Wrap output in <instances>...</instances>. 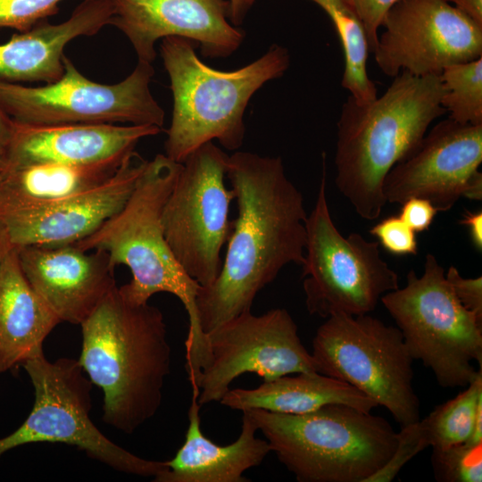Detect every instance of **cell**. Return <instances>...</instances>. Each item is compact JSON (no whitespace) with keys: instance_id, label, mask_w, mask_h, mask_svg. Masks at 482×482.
<instances>
[{"instance_id":"1","label":"cell","mask_w":482,"mask_h":482,"mask_svg":"<svg viewBox=\"0 0 482 482\" xmlns=\"http://www.w3.org/2000/svg\"><path fill=\"white\" fill-rule=\"evenodd\" d=\"M227 178L237 217L217 278L196 296L205 334L250 312L257 294L286 265L304 262L308 215L281 158L236 152L229 155Z\"/></svg>"},{"instance_id":"2","label":"cell","mask_w":482,"mask_h":482,"mask_svg":"<svg viewBox=\"0 0 482 482\" xmlns=\"http://www.w3.org/2000/svg\"><path fill=\"white\" fill-rule=\"evenodd\" d=\"M375 99L349 96L337 123L335 182L362 219L379 217L386 201L383 182L419 148L430 125L446 112L440 76L402 71Z\"/></svg>"},{"instance_id":"3","label":"cell","mask_w":482,"mask_h":482,"mask_svg":"<svg viewBox=\"0 0 482 482\" xmlns=\"http://www.w3.org/2000/svg\"><path fill=\"white\" fill-rule=\"evenodd\" d=\"M78 360L103 391V420L132 434L161 407L171 348L162 312L127 300L114 287L80 324Z\"/></svg>"},{"instance_id":"4","label":"cell","mask_w":482,"mask_h":482,"mask_svg":"<svg viewBox=\"0 0 482 482\" xmlns=\"http://www.w3.org/2000/svg\"><path fill=\"white\" fill-rule=\"evenodd\" d=\"M181 163L157 154L147 161L125 205L96 231L76 243L84 250L104 251L112 264L124 265L131 273L119 287L129 302L143 304L158 293H169L182 303L188 316L185 342L186 368L198 370L208 358L206 334L196 312L201 286L181 268L164 235L162 215Z\"/></svg>"},{"instance_id":"5","label":"cell","mask_w":482,"mask_h":482,"mask_svg":"<svg viewBox=\"0 0 482 482\" xmlns=\"http://www.w3.org/2000/svg\"><path fill=\"white\" fill-rule=\"evenodd\" d=\"M195 46L179 37H164L160 45L173 96L164 154L179 163L213 140L230 151L240 148L251 97L266 82L281 77L290 63L287 49L272 45L253 62L223 71L204 63Z\"/></svg>"},{"instance_id":"6","label":"cell","mask_w":482,"mask_h":482,"mask_svg":"<svg viewBox=\"0 0 482 482\" xmlns=\"http://www.w3.org/2000/svg\"><path fill=\"white\" fill-rule=\"evenodd\" d=\"M244 411L298 482H366L397 445V433L386 420L346 404L304 414Z\"/></svg>"},{"instance_id":"7","label":"cell","mask_w":482,"mask_h":482,"mask_svg":"<svg viewBox=\"0 0 482 482\" xmlns=\"http://www.w3.org/2000/svg\"><path fill=\"white\" fill-rule=\"evenodd\" d=\"M413 360L429 368L442 387H465L482 370V320L454 295L444 268L427 253L421 277L380 298Z\"/></svg>"},{"instance_id":"8","label":"cell","mask_w":482,"mask_h":482,"mask_svg":"<svg viewBox=\"0 0 482 482\" xmlns=\"http://www.w3.org/2000/svg\"><path fill=\"white\" fill-rule=\"evenodd\" d=\"M311 353L317 372L356 388L401 427L420 420L413 359L397 327L369 314H333L318 328Z\"/></svg>"},{"instance_id":"9","label":"cell","mask_w":482,"mask_h":482,"mask_svg":"<svg viewBox=\"0 0 482 482\" xmlns=\"http://www.w3.org/2000/svg\"><path fill=\"white\" fill-rule=\"evenodd\" d=\"M35 392L26 420L0 437V457L24 445L60 443L76 446L115 470L154 478L166 470L164 461L141 458L107 438L90 419L91 381L79 361L50 362L43 351L22 365Z\"/></svg>"},{"instance_id":"10","label":"cell","mask_w":482,"mask_h":482,"mask_svg":"<svg viewBox=\"0 0 482 482\" xmlns=\"http://www.w3.org/2000/svg\"><path fill=\"white\" fill-rule=\"evenodd\" d=\"M306 309L333 314H369L380 298L399 287L397 273L382 259L379 244L359 233L344 237L333 222L323 172L314 208L307 216L302 265Z\"/></svg>"},{"instance_id":"11","label":"cell","mask_w":482,"mask_h":482,"mask_svg":"<svg viewBox=\"0 0 482 482\" xmlns=\"http://www.w3.org/2000/svg\"><path fill=\"white\" fill-rule=\"evenodd\" d=\"M62 62V76L43 86L29 87L0 79V108L15 122L31 126H163L164 111L150 90L154 75L152 63L137 61L126 79L108 85L86 78L66 55Z\"/></svg>"},{"instance_id":"12","label":"cell","mask_w":482,"mask_h":482,"mask_svg":"<svg viewBox=\"0 0 482 482\" xmlns=\"http://www.w3.org/2000/svg\"><path fill=\"white\" fill-rule=\"evenodd\" d=\"M229 155L208 142L181 163L162 215L166 241L185 272L202 287L218 277L221 250L233 226L232 188L225 183Z\"/></svg>"},{"instance_id":"13","label":"cell","mask_w":482,"mask_h":482,"mask_svg":"<svg viewBox=\"0 0 482 482\" xmlns=\"http://www.w3.org/2000/svg\"><path fill=\"white\" fill-rule=\"evenodd\" d=\"M208 362L197 382L200 405L220 402L230 384L245 373L263 381L317 371L298 328L284 308L261 315L244 312L206 333Z\"/></svg>"},{"instance_id":"14","label":"cell","mask_w":482,"mask_h":482,"mask_svg":"<svg viewBox=\"0 0 482 482\" xmlns=\"http://www.w3.org/2000/svg\"><path fill=\"white\" fill-rule=\"evenodd\" d=\"M382 26L372 53L388 77L440 76L448 66L482 57V25L445 0H398Z\"/></svg>"},{"instance_id":"15","label":"cell","mask_w":482,"mask_h":482,"mask_svg":"<svg viewBox=\"0 0 482 482\" xmlns=\"http://www.w3.org/2000/svg\"><path fill=\"white\" fill-rule=\"evenodd\" d=\"M482 124H461L449 118L437 122L417 151L395 165L383 182L386 203L402 204L424 198L438 212L461 198L482 199Z\"/></svg>"},{"instance_id":"16","label":"cell","mask_w":482,"mask_h":482,"mask_svg":"<svg viewBox=\"0 0 482 482\" xmlns=\"http://www.w3.org/2000/svg\"><path fill=\"white\" fill-rule=\"evenodd\" d=\"M112 25L129 41L138 61L152 63L155 44L179 37L198 45L205 57L232 54L244 32L229 20V0H110Z\"/></svg>"},{"instance_id":"17","label":"cell","mask_w":482,"mask_h":482,"mask_svg":"<svg viewBox=\"0 0 482 482\" xmlns=\"http://www.w3.org/2000/svg\"><path fill=\"white\" fill-rule=\"evenodd\" d=\"M146 162L134 151L101 183L47 208L0 218L9 244L18 248L85 239L125 205Z\"/></svg>"},{"instance_id":"18","label":"cell","mask_w":482,"mask_h":482,"mask_svg":"<svg viewBox=\"0 0 482 482\" xmlns=\"http://www.w3.org/2000/svg\"><path fill=\"white\" fill-rule=\"evenodd\" d=\"M17 253L28 282L60 322L80 325L116 287L104 251L69 244L26 245Z\"/></svg>"},{"instance_id":"19","label":"cell","mask_w":482,"mask_h":482,"mask_svg":"<svg viewBox=\"0 0 482 482\" xmlns=\"http://www.w3.org/2000/svg\"><path fill=\"white\" fill-rule=\"evenodd\" d=\"M154 125L111 123L31 126L16 122L5 153L8 167L56 162L71 165L120 163L140 140L161 132Z\"/></svg>"},{"instance_id":"20","label":"cell","mask_w":482,"mask_h":482,"mask_svg":"<svg viewBox=\"0 0 482 482\" xmlns=\"http://www.w3.org/2000/svg\"><path fill=\"white\" fill-rule=\"evenodd\" d=\"M110 0H83L62 22L42 21L13 34L0 44V79L14 82L52 83L64 71L63 50L73 39L97 34L112 25Z\"/></svg>"},{"instance_id":"21","label":"cell","mask_w":482,"mask_h":482,"mask_svg":"<svg viewBox=\"0 0 482 482\" xmlns=\"http://www.w3.org/2000/svg\"><path fill=\"white\" fill-rule=\"evenodd\" d=\"M197 395L192 394L184 444L164 461L167 469L155 482H247L244 473L259 466L271 452L267 440L256 436L258 428L246 411L236 441L220 445L202 432Z\"/></svg>"},{"instance_id":"22","label":"cell","mask_w":482,"mask_h":482,"mask_svg":"<svg viewBox=\"0 0 482 482\" xmlns=\"http://www.w3.org/2000/svg\"><path fill=\"white\" fill-rule=\"evenodd\" d=\"M59 323L25 278L17 248L10 245L0 257V374L43 351Z\"/></svg>"},{"instance_id":"23","label":"cell","mask_w":482,"mask_h":482,"mask_svg":"<svg viewBox=\"0 0 482 482\" xmlns=\"http://www.w3.org/2000/svg\"><path fill=\"white\" fill-rule=\"evenodd\" d=\"M220 403L241 411L259 409L284 414H304L334 403L365 412L378 407L349 384L317 371L282 376L253 389L229 388Z\"/></svg>"},{"instance_id":"24","label":"cell","mask_w":482,"mask_h":482,"mask_svg":"<svg viewBox=\"0 0 482 482\" xmlns=\"http://www.w3.org/2000/svg\"><path fill=\"white\" fill-rule=\"evenodd\" d=\"M121 162L99 165L39 162L8 167L0 178V218L54 205L101 183Z\"/></svg>"},{"instance_id":"25","label":"cell","mask_w":482,"mask_h":482,"mask_svg":"<svg viewBox=\"0 0 482 482\" xmlns=\"http://www.w3.org/2000/svg\"><path fill=\"white\" fill-rule=\"evenodd\" d=\"M331 19L340 39L345 69L341 85L354 100L365 103L378 96L367 72L370 46L362 21L350 0H311Z\"/></svg>"},{"instance_id":"26","label":"cell","mask_w":482,"mask_h":482,"mask_svg":"<svg viewBox=\"0 0 482 482\" xmlns=\"http://www.w3.org/2000/svg\"><path fill=\"white\" fill-rule=\"evenodd\" d=\"M480 405L482 370L462 392L436 406L421 420L429 446L432 449H444L466 443Z\"/></svg>"},{"instance_id":"27","label":"cell","mask_w":482,"mask_h":482,"mask_svg":"<svg viewBox=\"0 0 482 482\" xmlns=\"http://www.w3.org/2000/svg\"><path fill=\"white\" fill-rule=\"evenodd\" d=\"M445 88L441 105L449 119L461 123L482 124V57L446 67L440 74Z\"/></svg>"},{"instance_id":"28","label":"cell","mask_w":482,"mask_h":482,"mask_svg":"<svg viewBox=\"0 0 482 482\" xmlns=\"http://www.w3.org/2000/svg\"><path fill=\"white\" fill-rule=\"evenodd\" d=\"M431 463L439 482H481L482 444L432 449Z\"/></svg>"},{"instance_id":"29","label":"cell","mask_w":482,"mask_h":482,"mask_svg":"<svg viewBox=\"0 0 482 482\" xmlns=\"http://www.w3.org/2000/svg\"><path fill=\"white\" fill-rule=\"evenodd\" d=\"M429 446L421 420L402 427L397 433L396 447L386 463L366 482H390L401 469L419 453Z\"/></svg>"},{"instance_id":"30","label":"cell","mask_w":482,"mask_h":482,"mask_svg":"<svg viewBox=\"0 0 482 482\" xmlns=\"http://www.w3.org/2000/svg\"><path fill=\"white\" fill-rule=\"evenodd\" d=\"M62 0H0V28L24 32L59 11Z\"/></svg>"},{"instance_id":"31","label":"cell","mask_w":482,"mask_h":482,"mask_svg":"<svg viewBox=\"0 0 482 482\" xmlns=\"http://www.w3.org/2000/svg\"><path fill=\"white\" fill-rule=\"evenodd\" d=\"M370 233L388 253L396 256L416 255L418 240L416 232L399 215L388 216L375 224Z\"/></svg>"},{"instance_id":"32","label":"cell","mask_w":482,"mask_h":482,"mask_svg":"<svg viewBox=\"0 0 482 482\" xmlns=\"http://www.w3.org/2000/svg\"><path fill=\"white\" fill-rule=\"evenodd\" d=\"M445 278L459 302L482 320V278H463L459 270L449 267Z\"/></svg>"},{"instance_id":"33","label":"cell","mask_w":482,"mask_h":482,"mask_svg":"<svg viewBox=\"0 0 482 482\" xmlns=\"http://www.w3.org/2000/svg\"><path fill=\"white\" fill-rule=\"evenodd\" d=\"M398 0H350L365 29L370 51L372 52L378 37V29L389 9Z\"/></svg>"},{"instance_id":"34","label":"cell","mask_w":482,"mask_h":482,"mask_svg":"<svg viewBox=\"0 0 482 482\" xmlns=\"http://www.w3.org/2000/svg\"><path fill=\"white\" fill-rule=\"evenodd\" d=\"M437 212L430 201L413 197L402 204L399 217L415 232H422L429 229Z\"/></svg>"},{"instance_id":"35","label":"cell","mask_w":482,"mask_h":482,"mask_svg":"<svg viewBox=\"0 0 482 482\" xmlns=\"http://www.w3.org/2000/svg\"><path fill=\"white\" fill-rule=\"evenodd\" d=\"M460 224L465 226L468 229L472 245L479 252L482 251V212L465 211Z\"/></svg>"},{"instance_id":"36","label":"cell","mask_w":482,"mask_h":482,"mask_svg":"<svg viewBox=\"0 0 482 482\" xmlns=\"http://www.w3.org/2000/svg\"><path fill=\"white\" fill-rule=\"evenodd\" d=\"M16 122L0 108V153L5 156L12 141Z\"/></svg>"},{"instance_id":"37","label":"cell","mask_w":482,"mask_h":482,"mask_svg":"<svg viewBox=\"0 0 482 482\" xmlns=\"http://www.w3.org/2000/svg\"><path fill=\"white\" fill-rule=\"evenodd\" d=\"M453 4L457 9L474 21L482 25V0H445Z\"/></svg>"},{"instance_id":"38","label":"cell","mask_w":482,"mask_h":482,"mask_svg":"<svg viewBox=\"0 0 482 482\" xmlns=\"http://www.w3.org/2000/svg\"><path fill=\"white\" fill-rule=\"evenodd\" d=\"M256 0H229V20L234 26L242 24L246 13Z\"/></svg>"},{"instance_id":"39","label":"cell","mask_w":482,"mask_h":482,"mask_svg":"<svg viewBox=\"0 0 482 482\" xmlns=\"http://www.w3.org/2000/svg\"><path fill=\"white\" fill-rule=\"evenodd\" d=\"M11 245L8 242V237L6 234V229L4 224L0 220V257L4 251L9 247ZM12 246V245H11Z\"/></svg>"},{"instance_id":"40","label":"cell","mask_w":482,"mask_h":482,"mask_svg":"<svg viewBox=\"0 0 482 482\" xmlns=\"http://www.w3.org/2000/svg\"><path fill=\"white\" fill-rule=\"evenodd\" d=\"M8 168V163L5 156L0 153V174Z\"/></svg>"},{"instance_id":"41","label":"cell","mask_w":482,"mask_h":482,"mask_svg":"<svg viewBox=\"0 0 482 482\" xmlns=\"http://www.w3.org/2000/svg\"><path fill=\"white\" fill-rule=\"evenodd\" d=\"M2 174H3V173L0 174V178H1Z\"/></svg>"}]
</instances>
